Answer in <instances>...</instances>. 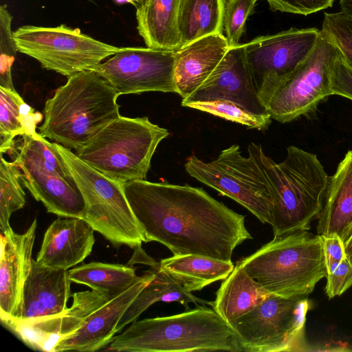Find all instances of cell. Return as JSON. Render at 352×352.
Segmentation results:
<instances>
[{
	"mask_svg": "<svg viewBox=\"0 0 352 352\" xmlns=\"http://www.w3.org/2000/svg\"><path fill=\"white\" fill-rule=\"evenodd\" d=\"M124 190L144 243L159 242L173 255L230 261L235 248L252 239L245 216L201 188L137 179Z\"/></svg>",
	"mask_w": 352,
	"mask_h": 352,
	"instance_id": "obj_1",
	"label": "cell"
},
{
	"mask_svg": "<svg viewBox=\"0 0 352 352\" xmlns=\"http://www.w3.org/2000/svg\"><path fill=\"white\" fill-rule=\"evenodd\" d=\"M248 151L270 187L274 237L308 230L322 208L329 180L317 156L290 146L285 160L276 164L259 144L251 143Z\"/></svg>",
	"mask_w": 352,
	"mask_h": 352,
	"instance_id": "obj_2",
	"label": "cell"
},
{
	"mask_svg": "<svg viewBox=\"0 0 352 352\" xmlns=\"http://www.w3.org/2000/svg\"><path fill=\"white\" fill-rule=\"evenodd\" d=\"M118 96L96 72L76 73L46 100L39 133L76 151L120 116Z\"/></svg>",
	"mask_w": 352,
	"mask_h": 352,
	"instance_id": "obj_3",
	"label": "cell"
},
{
	"mask_svg": "<svg viewBox=\"0 0 352 352\" xmlns=\"http://www.w3.org/2000/svg\"><path fill=\"white\" fill-rule=\"evenodd\" d=\"M107 351L243 352L228 322L213 308L202 305L170 316L136 320L114 337Z\"/></svg>",
	"mask_w": 352,
	"mask_h": 352,
	"instance_id": "obj_4",
	"label": "cell"
},
{
	"mask_svg": "<svg viewBox=\"0 0 352 352\" xmlns=\"http://www.w3.org/2000/svg\"><path fill=\"white\" fill-rule=\"evenodd\" d=\"M237 263L268 292L285 297H306L327 276L322 237L307 230L274 237Z\"/></svg>",
	"mask_w": 352,
	"mask_h": 352,
	"instance_id": "obj_5",
	"label": "cell"
},
{
	"mask_svg": "<svg viewBox=\"0 0 352 352\" xmlns=\"http://www.w3.org/2000/svg\"><path fill=\"white\" fill-rule=\"evenodd\" d=\"M168 135L148 117L120 116L76 154L107 177L124 184L144 179L158 144Z\"/></svg>",
	"mask_w": 352,
	"mask_h": 352,
	"instance_id": "obj_6",
	"label": "cell"
},
{
	"mask_svg": "<svg viewBox=\"0 0 352 352\" xmlns=\"http://www.w3.org/2000/svg\"><path fill=\"white\" fill-rule=\"evenodd\" d=\"M53 143L84 198L82 219L115 247H141L144 235L125 195L124 184L107 177L72 150Z\"/></svg>",
	"mask_w": 352,
	"mask_h": 352,
	"instance_id": "obj_7",
	"label": "cell"
},
{
	"mask_svg": "<svg viewBox=\"0 0 352 352\" xmlns=\"http://www.w3.org/2000/svg\"><path fill=\"white\" fill-rule=\"evenodd\" d=\"M12 155L22 172L23 184L48 212L82 219L84 198L53 142L37 132L25 134Z\"/></svg>",
	"mask_w": 352,
	"mask_h": 352,
	"instance_id": "obj_8",
	"label": "cell"
},
{
	"mask_svg": "<svg viewBox=\"0 0 352 352\" xmlns=\"http://www.w3.org/2000/svg\"><path fill=\"white\" fill-rule=\"evenodd\" d=\"M309 305L306 297L272 294L253 310L228 324L243 352L307 351L305 327Z\"/></svg>",
	"mask_w": 352,
	"mask_h": 352,
	"instance_id": "obj_9",
	"label": "cell"
},
{
	"mask_svg": "<svg viewBox=\"0 0 352 352\" xmlns=\"http://www.w3.org/2000/svg\"><path fill=\"white\" fill-rule=\"evenodd\" d=\"M13 38L17 51L38 61L43 68L67 77L91 70L120 49L64 24L23 25L13 32Z\"/></svg>",
	"mask_w": 352,
	"mask_h": 352,
	"instance_id": "obj_10",
	"label": "cell"
},
{
	"mask_svg": "<svg viewBox=\"0 0 352 352\" xmlns=\"http://www.w3.org/2000/svg\"><path fill=\"white\" fill-rule=\"evenodd\" d=\"M190 176L238 202L263 223H271L272 197L261 170L253 158L232 144L205 162L195 155L184 165Z\"/></svg>",
	"mask_w": 352,
	"mask_h": 352,
	"instance_id": "obj_11",
	"label": "cell"
},
{
	"mask_svg": "<svg viewBox=\"0 0 352 352\" xmlns=\"http://www.w3.org/2000/svg\"><path fill=\"white\" fill-rule=\"evenodd\" d=\"M341 54L320 30L309 55L283 81L267 106L272 119L289 122L313 111L325 98L333 95L331 74Z\"/></svg>",
	"mask_w": 352,
	"mask_h": 352,
	"instance_id": "obj_12",
	"label": "cell"
},
{
	"mask_svg": "<svg viewBox=\"0 0 352 352\" xmlns=\"http://www.w3.org/2000/svg\"><path fill=\"white\" fill-rule=\"evenodd\" d=\"M320 34L316 28H292L245 44L252 82L266 108L278 87L311 52Z\"/></svg>",
	"mask_w": 352,
	"mask_h": 352,
	"instance_id": "obj_13",
	"label": "cell"
},
{
	"mask_svg": "<svg viewBox=\"0 0 352 352\" xmlns=\"http://www.w3.org/2000/svg\"><path fill=\"white\" fill-rule=\"evenodd\" d=\"M175 52L150 47H121L91 70L102 76L118 94L148 91L177 93Z\"/></svg>",
	"mask_w": 352,
	"mask_h": 352,
	"instance_id": "obj_14",
	"label": "cell"
},
{
	"mask_svg": "<svg viewBox=\"0 0 352 352\" xmlns=\"http://www.w3.org/2000/svg\"><path fill=\"white\" fill-rule=\"evenodd\" d=\"M211 100L234 102L256 115H270L253 86L245 59V44L230 47L204 82L182 100V105Z\"/></svg>",
	"mask_w": 352,
	"mask_h": 352,
	"instance_id": "obj_15",
	"label": "cell"
},
{
	"mask_svg": "<svg viewBox=\"0 0 352 352\" xmlns=\"http://www.w3.org/2000/svg\"><path fill=\"white\" fill-rule=\"evenodd\" d=\"M153 276L150 267L131 287L89 314L75 332L58 344L55 352H92L109 344L117 333L116 328L124 313Z\"/></svg>",
	"mask_w": 352,
	"mask_h": 352,
	"instance_id": "obj_16",
	"label": "cell"
},
{
	"mask_svg": "<svg viewBox=\"0 0 352 352\" xmlns=\"http://www.w3.org/2000/svg\"><path fill=\"white\" fill-rule=\"evenodd\" d=\"M35 219L23 234L11 226L1 232L0 317L2 322L17 316L23 289L32 266L36 230Z\"/></svg>",
	"mask_w": 352,
	"mask_h": 352,
	"instance_id": "obj_17",
	"label": "cell"
},
{
	"mask_svg": "<svg viewBox=\"0 0 352 352\" xmlns=\"http://www.w3.org/2000/svg\"><path fill=\"white\" fill-rule=\"evenodd\" d=\"M71 283L67 270L49 267L33 260L17 316L13 319L30 321L63 313L71 296Z\"/></svg>",
	"mask_w": 352,
	"mask_h": 352,
	"instance_id": "obj_18",
	"label": "cell"
},
{
	"mask_svg": "<svg viewBox=\"0 0 352 352\" xmlns=\"http://www.w3.org/2000/svg\"><path fill=\"white\" fill-rule=\"evenodd\" d=\"M92 226L78 217H59L47 229L36 261L45 266L68 270L87 257L95 243Z\"/></svg>",
	"mask_w": 352,
	"mask_h": 352,
	"instance_id": "obj_19",
	"label": "cell"
},
{
	"mask_svg": "<svg viewBox=\"0 0 352 352\" xmlns=\"http://www.w3.org/2000/svg\"><path fill=\"white\" fill-rule=\"evenodd\" d=\"M229 48L226 36L219 33L199 38L175 52L174 80L182 100L204 82Z\"/></svg>",
	"mask_w": 352,
	"mask_h": 352,
	"instance_id": "obj_20",
	"label": "cell"
},
{
	"mask_svg": "<svg viewBox=\"0 0 352 352\" xmlns=\"http://www.w3.org/2000/svg\"><path fill=\"white\" fill-rule=\"evenodd\" d=\"M319 235L338 234L344 243L352 235V151L329 177L324 204L318 216Z\"/></svg>",
	"mask_w": 352,
	"mask_h": 352,
	"instance_id": "obj_21",
	"label": "cell"
},
{
	"mask_svg": "<svg viewBox=\"0 0 352 352\" xmlns=\"http://www.w3.org/2000/svg\"><path fill=\"white\" fill-rule=\"evenodd\" d=\"M180 0H146L136 10L137 30L147 47L177 51Z\"/></svg>",
	"mask_w": 352,
	"mask_h": 352,
	"instance_id": "obj_22",
	"label": "cell"
},
{
	"mask_svg": "<svg viewBox=\"0 0 352 352\" xmlns=\"http://www.w3.org/2000/svg\"><path fill=\"white\" fill-rule=\"evenodd\" d=\"M271 294L236 262L217 290L212 308L229 322L253 310Z\"/></svg>",
	"mask_w": 352,
	"mask_h": 352,
	"instance_id": "obj_23",
	"label": "cell"
},
{
	"mask_svg": "<svg viewBox=\"0 0 352 352\" xmlns=\"http://www.w3.org/2000/svg\"><path fill=\"white\" fill-rule=\"evenodd\" d=\"M150 267L153 270L154 276L124 313L117 326V333L136 320L151 305L159 301L179 302L184 307L186 311L189 310V303H194L197 306L202 305L212 307L213 301L206 300L192 294L162 270L160 262L156 261Z\"/></svg>",
	"mask_w": 352,
	"mask_h": 352,
	"instance_id": "obj_24",
	"label": "cell"
},
{
	"mask_svg": "<svg viewBox=\"0 0 352 352\" xmlns=\"http://www.w3.org/2000/svg\"><path fill=\"white\" fill-rule=\"evenodd\" d=\"M160 266L190 292L224 280L234 267L231 261L194 254L173 255L161 260Z\"/></svg>",
	"mask_w": 352,
	"mask_h": 352,
	"instance_id": "obj_25",
	"label": "cell"
},
{
	"mask_svg": "<svg viewBox=\"0 0 352 352\" xmlns=\"http://www.w3.org/2000/svg\"><path fill=\"white\" fill-rule=\"evenodd\" d=\"M226 0H180L178 30L181 47L194 41L222 33Z\"/></svg>",
	"mask_w": 352,
	"mask_h": 352,
	"instance_id": "obj_26",
	"label": "cell"
},
{
	"mask_svg": "<svg viewBox=\"0 0 352 352\" xmlns=\"http://www.w3.org/2000/svg\"><path fill=\"white\" fill-rule=\"evenodd\" d=\"M43 116L26 104L16 90L0 87V153L12 155L15 138L35 133Z\"/></svg>",
	"mask_w": 352,
	"mask_h": 352,
	"instance_id": "obj_27",
	"label": "cell"
},
{
	"mask_svg": "<svg viewBox=\"0 0 352 352\" xmlns=\"http://www.w3.org/2000/svg\"><path fill=\"white\" fill-rule=\"evenodd\" d=\"M69 278L72 282L91 289L120 293L131 287L140 276L132 264L91 262L69 270Z\"/></svg>",
	"mask_w": 352,
	"mask_h": 352,
	"instance_id": "obj_28",
	"label": "cell"
},
{
	"mask_svg": "<svg viewBox=\"0 0 352 352\" xmlns=\"http://www.w3.org/2000/svg\"><path fill=\"white\" fill-rule=\"evenodd\" d=\"M22 172L14 162L1 155L0 163V229L10 226L11 215L25 204V193L21 186Z\"/></svg>",
	"mask_w": 352,
	"mask_h": 352,
	"instance_id": "obj_29",
	"label": "cell"
},
{
	"mask_svg": "<svg viewBox=\"0 0 352 352\" xmlns=\"http://www.w3.org/2000/svg\"><path fill=\"white\" fill-rule=\"evenodd\" d=\"M183 107L198 109L258 130L267 129L272 119L270 115H256L234 102L224 100L192 102Z\"/></svg>",
	"mask_w": 352,
	"mask_h": 352,
	"instance_id": "obj_30",
	"label": "cell"
},
{
	"mask_svg": "<svg viewBox=\"0 0 352 352\" xmlns=\"http://www.w3.org/2000/svg\"><path fill=\"white\" fill-rule=\"evenodd\" d=\"M321 30L338 47L352 69V15L341 10L324 12Z\"/></svg>",
	"mask_w": 352,
	"mask_h": 352,
	"instance_id": "obj_31",
	"label": "cell"
},
{
	"mask_svg": "<svg viewBox=\"0 0 352 352\" xmlns=\"http://www.w3.org/2000/svg\"><path fill=\"white\" fill-rule=\"evenodd\" d=\"M12 16L7 6H0V87L15 90L12 79V66L16 47L11 30Z\"/></svg>",
	"mask_w": 352,
	"mask_h": 352,
	"instance_id": "obj_32",
	"label": "cell"
},
{
	"mask_svg": "<svg viewBox=\"0 0 352 352\" xmlns=\"http://www.w3.org/2000/svg\"><path fill=\"white\" fill-rule=\"evenodd\" d=\"M257 0H227L223 16V30L229 47L239 45L245 32L247 19L254 11Z\"/></svg>",
	"mask_w": 352,
	"mask_h": 352,
	"instance_id": "obj_33",
	"label": "cell"
},
{
	"mask_svg": "<svg viewBox=\"0 0 352 352\" xmlns=\"http://www.w3.org/2000/svg\"><path fill=\"white\" fill-rule=\"evenodd\" d=\"M272 11L307 16L331 7L334 0H266Z\"/></svg>",
	"mask_w": 352,
	"mask_h": 352,
	"instance_id": "obj_34",
	"label": "cell"
},
{
	"mask_svg": "<svg viewBox=\"0 0 352 352\" xmlns=\"http://www.w3.org/2000/svg\"><path fill=\"white\" fill-rule=\"evenodd\" d=\"M325 292L329 298L339 296L352 286V264L345 258L327 276Z\"/></svg>",
	"mask_w": 352,
	"mask_h": 352,
	"instance_id": "obj_35",
	"label": "cell"
},
{
	"mask_svg": "<svg viewBox=\"0 0 352 352\" xmlns=\"http://www.w3.org/2000/svg\"><path fill=\"white\" fill-rule=\"evenodd\" d=\"M331 88L333 95L352 100V69L342 54L338 56L332 72Z\"/></svg>",
	"mask_w": 352,
	"mask_h": 352,
	"instance_id": "obj_36",
	"label": "cell"
},
{
	"mask_svg": "<svg viewBox=\"0 0 352 352\" xmlns=\"http://www.w3.org/2000/svg\"><path fill=\"white\" fill-rule=\"evenodd\" d=\"M320 236L323 243L325 265L327 274H329L346 258L344 243L336 234Z\"/></svg>",
	"mask_w": 352,
	"mask_h": 352,
	"instance_id": "obj_37",
	"label": "cell"
},
{
	"mask_svg": "<svg viewBox=\"0 0 352 352\" xmlns=\"http://www.w3.org/2000/svg\"><path fill=\"white\" fill-rule=\"evenodd\" d=\"M341 11L352 15V0H339Z\"/></svg>",
	"mask_w": 352,
	"mask_h": 352,
	"instance_id": "obj_38",
	"label": "cell"
},
{
	"mask_svg": "<svg viewBox=\"0 0 352 352\" xmlns=\"http://www.w3.org/2000/svg\"><path fill=\"white\" fill-rule=\"evenodd\" d=\"M115 3L118 4H122L124 3H128L131 4L137 10L142 7L146 0H113Z\"/></svg>",
	"mask_w": 352,
	"mask_h": 352,
	"instance_id": "obj_39",
	"label": "cell"
},
{
	"mask_svg": "<svg viewBox=\"0 0 352 352\" xmlns=\"http://www.w3.org/2000/svg\"><path fill=\"white\" fill-rule=\"evenodd\" d=\"M346 258L352 264V235L344 243Z\"/></svg>",
	"mask_w": 352,
	"mask_h": 352,
	"instance_id": "obj_40",
	"label": "cell"
}]
</instances>
